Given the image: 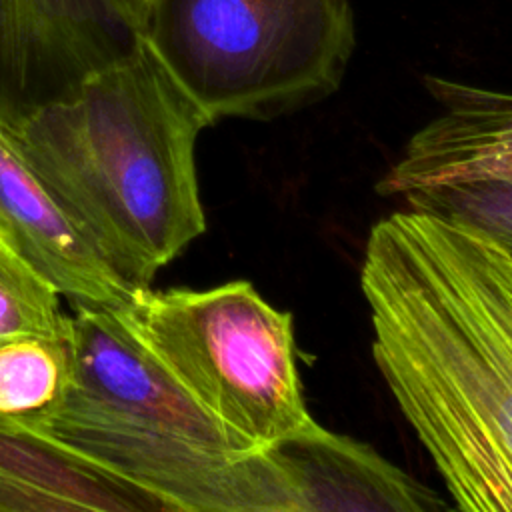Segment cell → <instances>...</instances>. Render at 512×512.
Returning a JSON list of instances; mask_svg holds the SVG:
<instances>
[{
  "label": "cell",
  "mask_w": 512,
  "mask_h": 512,
  "mask_svg": "<svg viewBox=\"0 0 512 512\" xmlns=\"http://www.w3.org/2000/svg\"><path fill=\"white\" fill-rule=\"evenodd\" d=\"M372 356L454 506L512 512V254L484 230L396 210L366 240Z\"/></svg>",
  "instance_id": "obj_1"
},
{
  "label": "cell",
  "mask_w": 512,
  "mask_h": 512,
  "mask_svg": "<svg viewBox=\"0 0 512 512\" xmlns=\"http://www.w3.org/2000/svg\"><path fill=\"white\" fill-rule=\"evenodd\" d=\"M210 116L150 42L4 130L60 208L134 290L206 230L196 142Z\"/></svg>",
  "instance_id": "obj_2"
},
{
  "label": "cell",
  "mask_w": 512,
  "mask_h": 512,
  "mask_svg": "<svg viewBox=\"0 0 512 512\" xmlns=\"http://www.w3.org/2000/svg\"><path fill=\"white\" fill-rule=\"evenodd\" d=\"M28 424L148 490L166 512L198 510L220 456L244 452L148 350L122 308L72 306V382Z\"/></svg>",
  "instance_id": "obj_3"
},
{
  "label": "cell",
  "mask_w": 512,
  "mask_h": 512,
  "mask_svg": "<svg viewBox=\"0 0 512 512\" xmlns=\"http://www.w3.org/2000/svg\"><path fill=\"white\" fill-rule=\"evenodd\" d=\"M142 32L212 122L332 96L356 46L350 0H148Z\"/></svg>",
  "instance_id": "obj_4"
},
{
  "label": "cell",
  "mask_w": 512,
  "mask_h": 512,
  "mask_svg": "<svg viewBox=\"0 0 512 512\" xmlns=\"http://www.w3.org/2000/svg\"><path fill=\"white\" fill-rule=\"evenodd\" d=\"M126 320L180 386L244 450L316 422L304 402L294 324L250 282L136 290Z\"/></svg>",
  "instance_id": "obj_5"
},
{
  "label": "cell",
  "mask_w": 512,
  "mask_h": 512,
  "mask_svg": "<svg viewBox=\"0 0 512 512\" xmlns=\"http://www.w3.org/2000/svg\"><path fill=\"white\" fill-rule=\"evenodd\" d=\"M142 36L130 0H0V128L72 96Z\"/></svg>",
  "instance_id": "obj_6"
},
{
  "label": "cell",
  "mask_w": 512,
  "mask_h": 512,
  "mask_svg": "<svg viewBox=\"0 0 512 512\" xmlns=\"http://www.w3.org/2000/svg\"><path fill=\"white\" fill-rule=\"evenodd\" d=\"M438 112L404 144L376 190L410 192L460 184L512 182V92L444 76H424Z\"/></svg>",
  "instance_id": "obj_7"
},
{
  "label": "cell",
  "mask_w": 512,
  "mask_h": 512,
  "mask_svg": "<svg viewBox=\"0 0 512 512\" xmlns=\"http://www.w3.org/2000/svg\"><path fill=\"white\" fill-rule=\"evenodd\" d=\"M0 236L72 306L124 308L136 294L72 224L2 128Z\"/></svg>",
  "instance_id": "obj_8"
},
{
  "label": "cell",
  "mask_w": 512,
  "mask_h": 512,
  "mask_svg": "<svg viewBox=\"0 0 512 512\" xmlns=\"http://www.w3.org/2000/svg\"><path fill=\"white\" fill-rule=\"evenodd\" d=\"M166 512L148 490L0 414V512Z\"/></svg>",
  "instance_id": "obj_9"
},
{
  "label": "cell",
  "mask_w": 512,
  "mask_h": 512,
  "mask_svg": "<svg viewBox=\"0 0 512 512\" xmlns=\"http://www.w3.org/2000/svg\"><path fill=\"white\" fill-rule=\"evenodd\" d=\"M72 382V338L0 342V414L32 422L60 402Z\"/></svg>",
  "instance_id": "obj_10"
},
{
  "label": "cell",
  "mask_w": 512,
  "mask_h": 512,
  "mask_svg": "<svg viewBox=\"0 0 512 512\" xmlns=\"http://www.w3.org/2000/svg\"><path fill=\"white\" fill-rule=\"evenodd\" d=\"M72 338L58 288L0 236V342Z\"/></svg>",
  "instance_id": "obj_11"
},
{
  "label": "cell",
  "mask_w": 512,
  "mask_h": 512,
  "mask_svg": "<svg viewBox=\"0 0 512 512\" xmlns=\"http://www.w3.org/2000/svg\"><path fill=\"white\" fill-rule=\"evenodd\" d=\"M400 200L414 210L472 224L498 240L512 238V182L444 184L410 192Z\"/></svg>",
  "instance_id": "obj_12"
},
{
  "label": "cell",
  "mask_w": 512,
  "mask_h": 512,
  "mask_svg": "<svg viewBox=\"0 0 512 512\" xmlns=\"http://www.w3.org/2000/svg\"><path fill=\"white\" fill-rule=\"evenodd\" d=\"M132 2V6L140 12V16L144 14V8H146V4H148V0H130Z\"/></svg>",
  "instance_id": "obj_13"
},
{
  "label": "cell",
  "mask_w": 512,
  "mask_h": 512,
  "mask_svg": "<svg viewBox=\"0 0 512 512\" xmlns=\"http://www.w3.org/2000/svg\"><path fill=\"white\" fill-rule=\"evenodd\" d=\"M496 240H498V238H496ZM500 242H502V244H504V246L510 250V254H512V238H502Z\"/></svg>",
  "instance_id": "obj_14"
}]
</instances>
